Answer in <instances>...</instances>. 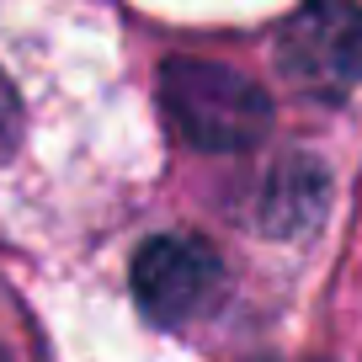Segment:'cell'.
Here are the masks:
<instances>
[{
  "mask_svg": "<svg viewBox=\"0 0 362 362\" xmlns=\"http://www.w3.org/2000/svg\"><path fill=\"white\" fill-rule=\"evenodd\" d=\"M160 107L170 128L203 155H240L272 128V96L218 59H165Z\"/></svg>",
  "mask_w": 362,
  "mask_h": 362,
  "instance_id": "obj_1",
  "label": "cell"
},
{
  "mask_svg": "<svg viewBox=\"0 0 362 362\" xmlns=\"http://www.w3.org/2000/svg\"><path fill=\"white\" fill-rule=\"evenodd\" d=\"M277 69L304 96H346L362 86V11L357 6H304L277 33Z\"/></svg>",
  "mask_w": 362,
  "mask_h": 362,
  "instance_id": "obj_2",
  "label": "cell"
},
{
  "mask_svg": "<svg viewBox=\"0 0 362 362\" xmlns=\"http://www.w3.org/2000/svg\"><path fill=\"white\" fill-rule=\"evenodd\" d=\"M218 256L197 235H155L134 256V298L165 330L203 315L218 293Z\"/></svg>",
  "mask_w": 362,
  "mask_h": 362,
  "instance_id": "obj_3",
  "label": "cell"
},
{
  "mask_svg": "<svg viewBox=\"0 0 362 362\" xmlns=\"http://www.w3.org/2000/svg\"><path fill=\"white\" fill-rule=\"evenodd\" d=\"M325 170L315 165V160H288V165H277V176H272L267 187V203H261V224L272 229V235H298V229H309L320 218V208H325Z\"/></svg>",
  "mask_w": 362,
  "mask_h": 362,
  "instance_id": "obj_4",
  "label": "cell"
},
{
  "mask_svg": "<svg viewBox=\"0 0 362 362\" xmlns=\"http://www.w3.org/2000/svg\"><path fill=\"white\" fill-rule=\"evenodd\" d=\"M16 144H22V102H16L11 80L0 75V165L16 155Z\"/></svg>",
  "mask_w": 362,
  "mask_h": 362,
  "instance_id": "obj_5",
  "label": "cell"
}]
</instances>
